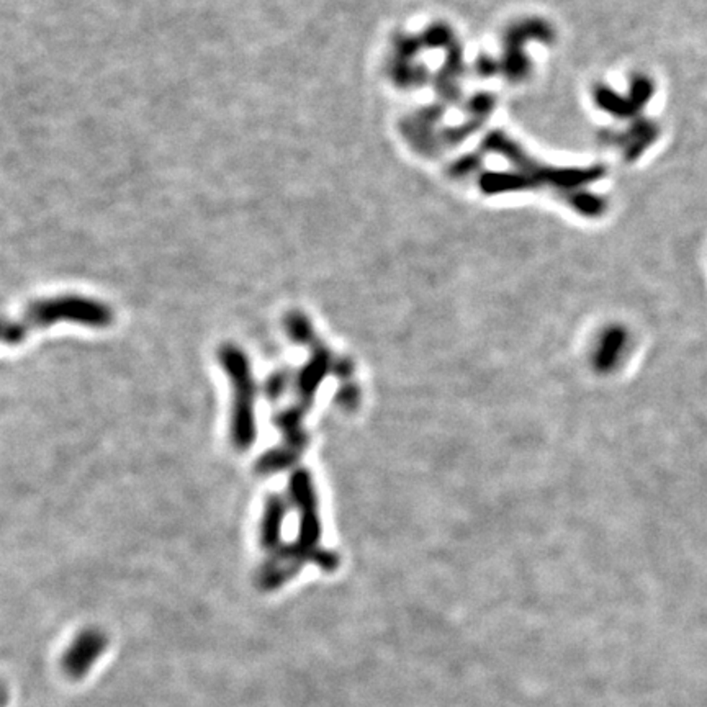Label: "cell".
Masks as SVG:
<instances>
[{
  "label": "cell",
  "instance_id": "obj_1",
  "mask_svg": "<svg viewBox=\"0 0 707 707\" xmlns=\"http://www.w3.org/2000/svg\"><path fill=\"white\" fill-rule=\"evenodd\" d=\"M285 330L295 344L310 350V358L293 377V403L274 418V425L282 433L279 447L265 453L267 463L277 471L285 470L302 455L306 447V433L303 419L312 410L313 398L330 374L331 352L324 348L313 331L308 318L300 312H292L285 318Z\"/></svg>",
  "mask_w": 707,
  "mask_h": 707
},
{
  "label": "cell",
  "instance_id": "obj_2",
  "mask_svg": "<svg viewBox=\"0 0 707 707\" xmlns=\"http://www.w3.org/2000/svg\"><path fill=\"white\" fill-rule=\"evenodd\" d=\"M290 496L298 510V534L292 544L272 554L259 573L263 588H277L297 575L306 562L331 568L330 552L320 547L321 518L312 475L295 469L290 475Z\"/></svg>",
  "mask_w": 707,
  "mask_h": 707
},
{
  "label": "cell",
  "instance_id": "obj_3",
  "mask_svg": "<svg viewBox=\"0 0 707 707\" xmlns=\"http://www.w3.org/2000/svg\"><path fill=\"white\" fill-rule=\"evenodd\" d=\"M65 321L94 330H104L114 323V312L105 303L77 295L45 298L29 305L19 320L5 323L4 342L9 346H17L27 340L31 332L47 330L51 324Z\"/></svg>",
  "mask_w": 707,
  "mask_h": 707
},
{
  "label": "cell",
  "instance_id": "obj_4",
  "mask_svg": "<svg viewBox=\"0 0 707 707\" xmlns=\"http://www.w3.org/2000/svg\"><path fill=\"white\" fill-rule=\"evenodd\" d=\"M218 362L225 370L233 392L231 398V421L229 437L236 451L246 453L254 445L257 439L255 425V388L254 375L251 362L245 350L239 346L227 342L218 349Z\"/></svg>",
  "mask_w": 707,
  "mask_h": 707
},
{
  "label": "cell",
  "instance_id": "obj_5",
  "mask_svg": "<svg viewBox=\"0 0 707 707\" xmlns=\"http://www.w3.org/2000/svg\"><path fill=\"white\" fill-rule=\"evenodd\" d=\"M104 635L99 631H85L73 642L65 657V668L73 677H82L104 653Z\"/></svg>",
  "mask_w": 707,
  "mask_h": 707
},
{
  "label": "cell",
  "instance_id": "obj_6",
  "mask_svg": "<svg viewBox=\"0 0 707 707\" xmlns=\"http://www.w3.org/2000/svg\"><path fill=\"white\" fill-rule=\"evenodd\" d=\"M287 514V501L282 495H269L259 524V544L269 554H275L282 542L283 521Z\"/></svg>",
  "mask_w": 707,
  "mask_h": 707
},
{
  "label": "cell",
  "instance_id": "obj_7",
  "mask_svg": "<svg viewBox=\"0 0 707 707\" xmlns=\"http://www.w3.org/2000/svg\"><path fill=\"white\" fill-rule=\"evenodd\" d=\"M293 377L295 375H292L287 370H279V372L272 374L265 382V395H267V398L271 401L280 400L285 395V392L290 387V382H293Z\"/></svg>",
  "mask_w": 707,
  "mask_h": 707
}]
</instances>
